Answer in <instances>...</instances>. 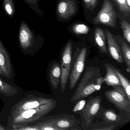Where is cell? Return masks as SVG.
Segmentation results:
<instances>
[{"instance_id":"6","label":"cell","mask_w":130,"mask_h":130,"mask_svg":"<svg viewBox=\"0 0 130 130\" xmlns=\"http://www.w3.org/2000/svg\"><path fill=\"white\" fill-rule=\"evenodd\" d=\"M87 52L86 48H83L74 63L70 77V87L71 90L75 87L84 70Z\"/></svg>"},{"instance_id":"21","label":"cell","mask_w":130,"mask_h":130,"mask_svg":"<svg viewBox=\"0 0 130 130\" xmlns=\"http://www.w3.org/2000/svg\"><path fill=\"white\" fill-rule=\"evenodd\" d=\"M118 7L119 9L125 15L127 16L130 12V7L128 6L126 0H114Z\"/></svg>"},{"instance_id":"30","label":"cell","mask_w":130,"mask_h":130,"mask_svg":"<svg viewBox=\"0 0 130 130\" xmlns=\"http://www.w3.org/2000/svg\"><path fill=\"white\" fill-rule=\"evenodd\" d=\"M114 126L113 125L110 126L109 127L102 128H94V130H113Z\"/></svg>"},{"instance_id":"25","label":"cell","mask_w":130,"mask_h":130,"mask_svg":"<svg viewBox=\"0 0 130 130\" xmlns=\"http://www.w3.org/2000/svg\"><path fill=\"white\" fill-rule=\"evenodd\" d=\"M38 124L39 125V129L41 130H60L55 127L50 120Z\"/></svg>"},{"instance_id":"11","label":"cell","mask_w":130,"mask_h":130,"mask_svg":"<svg viewBox=\"0 0 130 130\" xmlns=\"http://www.w3.org/2000/svg\"><path fill=\"white\" fill-rule=\"evenodd\" d=\"M109 51L111 56L117 62L122 63L124 62L122 54L119 46L111 33L108 29H105Z\"/></svg>"},{"instance_id":"9","label":"cell","mask_w":130,"mask_h":130,"mask_svg":"<svg viewBox=\"0 0 130 130\" xmlns=\"http://www.w3.org/2000/svg\"><path fill=\"white\" fill-rule=\"evenodd\" d=\"M0 67L3 76L10 78L12 76V68L9 55L8 52L0 40Z\"/></svg>"},{"instance_id":"1","label":"cell","mask_w":130,"mask_h":130,"mask_svg":"<svg viewBox=\"0 0 130 130\" xmlns=\"http://www.w3.org/2000/svg\"><path fill=\"white\" fill-rule=\"evenodd\" d=\"M56 101L42 105L35 108L22 111L13 114V123L14 124L28 123L35 121L41 118L53 110L56 105Z\"/></svg>"},{"instance_id":"26","label":"cell","mask_w":130,"mask_h":130,"mask_svg":"<svg viewBox=\"0 0 130 130\" xmlns=\"http://www.w3.org/2000/svg\"><path fill=\"white\" fill-rule=\"evenodd\" d=\"M13 129L16 130H39V126L38 124L33 126H23L13 124L12 125Z\"/></svg>"},{"instance_id":"2","label":"cell","mask_w":130,"mask_h":130,"mask_svg":"<svg viewBox=\"0 0 130 130\" xmlns=\"http://www.w3.org/2000/svg\"><path fill=\"white\" fill-rule=\"evenodd\" d=\"M18 40L20 48L25 52L38 49L43 42L42 37L39 35L36 36L25 21H22L20 23Z\"/></svg>"},{"instance_id":"10","label":"cell","mask_w":130,"mask_h":130,"mask_svg":"<svg viewBox=\"0 0 130 130\" xmlns=\"http://www.w3.org/2000/svg\"><path fill=\"white\" fill-rule=\"evenodd\" d=\"M100 105L101 98L100 96H98L93 99L84 106L83 113L86 125L90 124L92 118L98 113Z\"/></svg>"},{"instance_id":"20","label":"cell","mask_w":130,"mask_h":130,"mask_svg":"<svg viewBox=\"0 0 130 130\" xmlns=\"http://www.w3.org/2000/svg\"><path fill=\"white\" fill-rule=\"evenodd\" d=\"M40 1L41 0H24L29 8L34 10L38 16L43 17V12L39 7L38 4Z\"/></svg>"},{"instance_id":"24","label":"cell","mask_w":130,"mask_h":130,"mask_svg":"<svg viewBox=\"0 0 130 130\" xmlns=\"http://www.w3.org/2000/svg\"><path fill=\"white\" fill-rule=\"evenodd\" d=\"M103 115L105 120L108 121H117L120 119L119 116L112 110H106L105 111Z\"/></svg>"},{"instance_id":"13","label":"cell","mask_w":130,"mask_h":130,"mask_svg":"<svg viewBox=\"0 0 130 130\" xmlns=\"http://www.w3.org/2000/svg\"><path fill=\"white\" fill-rule=\"evenodd\" d=\"M61 70L60 65L55 63L50 69L49 78L52 87L55 89L57 88L60 80Z\"/></svg>"},{"instance_id":"32","label":"cell","mask_w":130,"mask_h":130,"mask_svg":"<svg viewBox=\"0 0 130 130\" xmlns=\"http://www.w3.org/2000/svg\"><path fill=\"white\" fill-rule=\"evenodd\" d=\"M5 129V128L1 124H0V130H4Z\"/></svg>"},{"instance_id":"15","label":"cell","mask_w":130,"mask_h":130,"mask_svg":"<svg viewBox=\"0 0 130 130\" xmlns=\"http://www.w3.org/2000/svg\"><path fill=\"white\" fill-rule=\"evenodd\" d=\"M0 92L6 96H10L18 93V91L15 87L0 78Z\"/></svg>"},{"instance_id":"28","label":"cell","mask_w":130,"mask_h":130,"mask_svg":"<svg viewBox=\"0 0 130 130\" xmlns=\"http://www.w3.org/2000/svg\"><path fill=\"white\" fill-rule=\"evenodd\" d=\"M86 103V101L85 100H82L80 101L73 108V112H76L80 110H82L85 106Z\"/></svg>"},{"instance_id":"7","label":"cell","mask_w":130,"mask_h":130,"mask_svg":"<svg viewBox=\"0 0 130 130\" xmlns=\"http://www.w3.org/2000/svg\"><path fill=\"white\" fill-rule=\"evenodd\" d=\"M54 100L52 99L37 96H33L25 100H24L16 105L12 115L22 111L35 108L42 105L52 102Z\"/></svg>"},{"instance_id":"34","label":"cell","mask_w":130,"mask_h":130,"mask_svg":"<svg viewBox=\"0 0 130 130\" xmlns=\"http://www.w3.org/2000/svg\"><path fill=\"white\" fill-rule=\"evenodd\" d=\"M1 75H3V74L2 71H1V67H0V76H1Z\"/></svg>"},{"instance_id":"12","label":"cell","mask_w":130,"mask_h":130,"mask_svg":"<svg viewBox=\"0 0 130 130\" xmlns=\"http://www.w3.org/2000/svg\"><path fill=\"white\" fill-rule=\"evenodd\" d=\"M106 69V74L104 78V82L108 86H122L121 82L114 68L108 63L104 64Z\"/></svg>"},{"instance_id":"17","label":"cell","mask_w":130,"mask_h":130,"mask_svg":"<svg viewBox=\"0 0 130 130\" xmlns=\"http://www.w3.org/2000/svg\"><path fill=\"white\" fill-rule=\"evenodd\" d=\"M3 7L6 15L11 19H12L16 11L14 0H3Z\"/></svg>"},{"instance_id":"23","label":"cell","mask_w":130,"mask_h":130,"mask_svg":"<svg viewBox=\"0 0 130 130\" xmlns=\"http://www.w3.org/2000/svg\"><path fill=\"white\" fill-rule=\"evenodd\" d=\"M123 35L125 38L127 40L128 44L130 43V25L125 20H123L121 23Z\"/></svg>"},{"instance_id":"14","label":"cell","mask_w":130,"mask_h":130,"mask_svg":"<svg viewBox=\"0 0 130 130\" xmlns=\"http://www.w3.org/2000/svg\"><path fill=\"white\" fill-rule=\"evenodd\" d=\"M95 41L102 53H107L106 44V39L104 31L101 28L96 29L94 33Z\"/></svg>"},{"instance_id":"3","label":"cell","mask_w":130,"mask_h":130,"mask_svg":"<svg viewBox=\"0 0 130 130\" xmlns=\"http://www.w3.org/2000/svg\"><path fill=\"white\" fill-rule=\"evenodd\" d=\"M117 19L115 9L109 0H104L101 10L94 18L95 24H103L112 28H116Z\"/></svg>"},{"instance_id":"18","label":"cell","mask_w":130,"mask_h":130,"mask_svg":"<svg viewBox=\"0 0 130 130\" xmlns=\"http://www.w3.org/2000/svg\"><path fill=\"white\" fill-rule=\"evenodd\" d=\"M114 70L116 72L119 78L122 86L124 90L128 100L130 101V84L129 80L125 78L119 71L114 68Z\"/></svg>"},{"instance_id":"5","label":"cell","mask_w":130,"mask_h":130,"mask_svg":"<svg viewBox=\"0 0 130 130\" xmlns=\"http://www.w3.org/2000/svg\"><path fill=\"white\" fill-rule=\"evenodd\" d=\"M72 55V44L69 42L64 47L61 56V89L62 92H64L67 84L70 70Z\"/></svg>"},{"instance_id":"22","label":"cell","mask_w":130,"mask_h":130,"mask_svg":"<svg viewBox=\"0 0 130 130\" xmlns=\"http://www.w3.org/2000/svg\"><path fill=\"white\" fill-rule=\"evenodd\" d=\"M72 29L77 34H87L89 31V28L84 24H77L73 26Z\"/></svg>"},{"instance_id":"29","label":"cell","mask_w":130,"mask_h":130,"mask_svg":"<svg viewBox=\"0 0 130 130\" xmlns=\"http://www.w3.org/2000/svg\"><path fill=\"white\" fill-rule=\"evenodd\" d=\"M103 82H104V78L103 77H100L97 79L95 86V89L96 91L100 89L101 87V86Z\"/></svg>"},{"instance_id":"27","label":"cell","mask_w":130,"mask_h":130,"mask_svg":"<svg viewBox=\"0 0 130 130\" xmlns=\"http://www.w3.org/2000/svg\"><path fill=\"white\" fill-rule=\"evenodd\" d=\"M86 7L89 9H93L96 7L99 0H83Z\"/></svg>"},{"instance_id":"8","label":"cell","mask_w":130,"mask_h":130,"mask_svg":"<svg viewBox=\"0 0 130 130\" xmlns=\"http://www.w3.org/2000/svg\"><path fill=\"white\" fill-rule=\"evenodd\" d=\"M76 10V5L74 0H61L57 6L58 15L64 19H67L74 15Z\"/></svg>"},{"instance_id":"33","label":"cell","mask_w":130,"mask_h":130,"mask_svg":"<svg viewBox=\"0 0 130 130\" xmlns=\"http://www.w3.org/2000/svg\"><path fill=\"white\" fill-rule=\"evenodd\" d=\"M126 71H127V72H128V73H130V69H129V68H126Z\"/></svg>"},{"instance_id":"16","label":"cell","mask_w":130,"mask_h":130,"mask_svg":"<svg viewBox=\"0 0 130 130\" xmlns=\"http://www.w3.org/2000/svg\"><path fill=\"white\" fill-rule=\"evenodd\" d=\"M52 124L60 130H68L74 125V122L68 119H51Z\"/></svg>"},{"instance_id":"4","label":"cell","mask_w":130,"mask_h":130,"mask_svg":"<svg viewBox=\"0 0 130 130\" xmlns=\"http://www.w3.org/2000/svg\"><path fill=\"white\" fill-rule=\"evenodd\" d=\"M105 95L117 108L130 112V101L122 86H115L113 89L105 91Z\"/></svg>"},{"instance_id":"19","label":"cell","mask_w":130,"mask_h":130,"mask_svg":"<svg viewBox=\"0 0 130 130\" xmlns=\"http://www.w3.org/2000/svg\"><path fill=\"white\" fill-rule=\"evenodd\" d=\"M120 41L121 42L122 54L124 56L125 61L127 66V68L130 69V47L125 42L122 41V40L120 39Z\"/></svg>"},{"instance_id":"31","label":"cell","mask_w":130,"mask_h":130,"mask_svg":"<svg viewBox=\"0 0 130 130\" xmlns=\"http://www.w3.org/2000/svg\"><path fill=\"white\" fill-rule=\"evenodd\" d=\"M126 1L128 6L130 7V0H126Z\"/></svg>"}]
</instances>
